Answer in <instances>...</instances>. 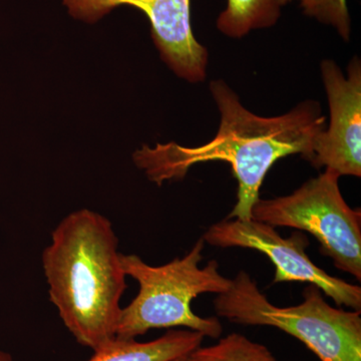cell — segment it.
<instances>
[{
    "label": "cell",
    "instance_id": "9c48e42d",
    "mask_svg": "<svg viewBox=\"0 0 361 361\" xmlns=\"http://www.w3.org/2000/svg\"><path fill=\"white\" fill-rule=\"evenodd\" d=\"M205 336L190 329H171L155 341L139 342L116 337L94 351L87 361H171L200 348Z\"/></svg>",
    "mask_w": 361,
    "mask_h": 361
},
{
    "label": "cell",
    "instance_id": "8fae6325",
    "mask_svg": "<svg viewBox=\"0 0 361 361\" xmlns=\"http://www.w3.org/2000/svg\"><path fill=\"white\" fill-rule=\"evenodd\" d=\"M187 361H277L269 349L239 334L221 338L214 345L197 348Z\"/></svg>",
    "mask_w": 361,
    "mask_h": 361
},
{
    "label": "cell",
    "instance_id": "9a60e30c",
    "mask_svg": "<svg viewBox=\"0 0 361 361\" xmlns=\"http://www.w3.org/2000/svg\"><path fill=\"white\" fill-rule=\"evenodd\" d=\"M292 1V0H278V2H279L280 6H285V4H288V2ZM300 1V0H299Z\"/></svg>",
    "mask_w": 361,
    "mask_h": 361
},
{
    "label": "cell",
    "instance_id": "ba28073f",
    "mask_svg": "<svg viewBox=\"0 0 361 361\" xmlns=\"http://www.w3.org/2000/svg\"><path fill=\"white\" fill-rule=\"evenodd\" d=\"M323 82L329 96L330 125L313 144L310 160L341 176H361V70L357 59L345 78L334 61H323Z\"/></svg>",
    "mask_w": 361,
    "mask_h": 361
},
{
    "label": "cell",
    "instance_id": "5b68a950",
    "mask_svg": "<svg viewBox=\"0 0 361 361\" xmlns=\"http://www.w3.org/2000/svg\"><path fill=\"white\" fill-rule=\"evenodd\" d=\"M338 179L326 170L289 196L259 199L252 208V219L310 232L319 241L323 255L360 281L361 212L344 200Z\"/></svg>",
    "mask_w": 361,
    "mask_h": 361
},
{
    "label": "cell",
    "instance_id": "52a82bcc",
    "mask_svg": "<svg viewBox=\"0 0 361 361\" xmlns=\"http://www.w3.org/2000/svg\"><path fill=\"white\" fill-rule=\"evenodd\" d=\"M77 20L94 23L122 6L146 14L161 58L179 77L190 82L206 78L208 54L195 39L191 25V0H63Z\"/></svg>",
    "mask_w": 361,
    "mask_h": 361
},
{
    "label": "cell",
    "instance_id": "4fadbf2b",
    "mask_svg": "<svg viewBox=\"0 0 361 361\" xmlns=\"http://www.w3.org/2000/svg\"><path fill=\"white\" fill-rule=\"evenodd\" d=\"M0 361H13V356L6 351L0 350Z\"/></svg>",
    "mask_w": 361,
    "mask_h": 361
},
{
    "label": "cell",
    "instance_id": "277c9868",
    "mask_svg": "<svg viewBox=\"0 0 361 361\" xmlns=\"http://www.w3.org/2000/svg\"><path fill=\"white\" fill-rule=\"evenodd\" d=\"M303 296L299 305L278 307L246 272H240L214 305L218 316L229 322L283 330L322 361H361L360 311L332 307L315 285L310 284Z\"/></svg>",
    "mask_w": 361,
    "mask_h": 361
},
{
    "label": "cell",
    "instance_id": "5bb4252c",
    "mask_svg": "<svg viewBox=\"0 0 361 361\" xmlns=\"http://www.w3.org/2000/svg\"><path fill=\"white\" fill-rule=\"evenodd\" d=\"M188 355L180 356V357L175 358V360L171 361H187Z\"/></svg>",
    "mask_w": 361,
    "mask_h": 361
},
{
    "label": "cell",
    "instance_id": "8992f818",
    "mask_svg": "<svg viewBox=\"0 0 361 361\" xmlns=\"http://www.w3.org/2000/svg\"><path fill=\"white\" fill-rule=\"evenodd\" d=\"M203 240L210 245L254 249L268 256L275 266L273 282H307L334 299L338 306L361 310V288L357 285L331 276L310 260L305 253L310 245L302 233L283 238L273 226L259 221L225 220L211 226Z\"/></svg>",
    "mask_w": 361,
    "mask_h": 361
},
{
    "label": "cell",
    "instance_id": "30bf717a",
    "mask_svg": "<svg viewBox=\"0 0 361 361\" xmlns=\"http://www.w3.org/2000/svg\"><path fill=\"white\" fill-rule=\"evenodd\" d=\"M280 7L278 0H228L217 26L228 37H242L252 30L275 25Z\"/></svg>",
    "mask_w": 361,
    "mask_h": 361
},
{
    "label": "cell",
    "instance_id": "6da1fadb",
    "mask_svg": "<svg viewBox=\"0 0 361 361\" xmlns=\"http://www.w3.org/2000/svg\"><path fill=\"white\" fill-rule=\"evenodd\" d=\"M221 114L219 132L212 141L196 148L176 142L144 146L134 154L135 165L159 186L182 179L196 164L224 161L238 180L237 203L227 219L250 220L252 208L268 171L283 157L301 154L310 160L316 137L324 130L325 118L317 104H299L286 115L263 118L250 113L222 80L211 82Z\"/></svg>",
    "mask_w": 361,
    "mask_h": 361
},
{
    "label": "cell",
    "instance_id": "7a4b0ae2",
    "mask_svg": "<svg viewBox=\"0 0 361 361\" xmlns=\"http://www.w3.org/2000/svg\"><path fill=\"white\" fill-rule=\"evenodd\" d=\"M118 246L110 220L82 209L61 221L42 252L49 300L71 336L92 351L116 338L127 289Z\"/></svg>",
    "mask_w": 361,
    "mask_h": 361
},
{
    "label": "cell",
    "instance_id": "3957f363",
    "mask_svg": "<svg viewBox=\"0 0 361 361\" xmlns=\"http://www.w3.org/2000/svg\"><path fill=\"white\" fill-rule=\"evenodd\" d=\"M204 246L201 238L184 257L161 266L147 264L137 255L121 254L125 274L137 282L139 292L122 308L116 337L135 339L151 329L184 327L219 338L223 332L219 319L200 317L191 308L192 300L200 294L223 293L231 285V279L221 274L217 261L199 267Z\"/></svg>",
    "mask_w": 361,
    "mask_h": 361
},
{
    "label": "cell",
    "instance_id": "7c38bea8",
    "mask_svg": "<svg viewBox=\"0 0 361 361\" xmlns=\"http://www.w3.org/2000/svg\"><path fill=\"white\" fill-rule=\"evenodd\" d=\"M304 13L336 28L348 40L350 37V16L348 0H300Z\"/></svg>",
    "mask_w": 361,
    "mask_h": 361
}]
</instances>
